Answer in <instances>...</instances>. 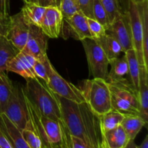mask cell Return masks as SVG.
Listing matches in <instances>:
<instances>
[{"label":"cell","instance_id":"1f68e13d","mask_svg":"<svg viewBox=\"0 0 148 148\" xmlns=\"http://www.w3.org/2000/svg\"><path fill=\"white\" fill-rule=\"evenodd\" d=\"M92 16L93 19L99 22L106 30L109 26L108 16L105 9L103 7L100 0H94L93 7H92Z\"/></svg>","mask_w":148,"mask_h":148},{"label":"cell","instance_id":"277c9868","mask_svg":"<svg viewBox=\"0 0 148 148\" xmlns=\"http://www.w3.org/2000/svg\"><path fill=\"white\" fill-rule=\"evenodd\" d=\"M85 101L98 116L112 109L111 92L105 79L93 78L83 81L80 85Z\"/></svg>","mask_w":148,"mask_h":148},{"label":"cell","instance_id":"e0dca14e","mask_svg":"<svg viewBox=\"0 0 148 148\" xmlns=\"http://www.w3.org/2000/svg\"><path fill=\"white\" fill-rule=\"evenodd\" d=\"M140 116L147 123L148 120V69L140 66V85L138 88Z\"/></svg>","mask_w":148,"mask_h":148},{"label":"cell","instance_id":"bcb514c9","mask_svg":"<svg viewBox=\"0 0 148 148\" xmlns=\"http://www.w3.org/2000/svg\"><path fill=\"white\" fill-rule=\"evenodd\" d=\"M130 1H132L134 2H135L136 4H139V3H142L145 1V0H130Z\"/></svg>","mask_w":148,"mask_h":148},{"label":"cell","instance_id":"e575fe53","mask_svg":"<svg viewBox=\"0 0 148 148\" xmlns=\"http://www.w3.org/2000/svg\"><path fill=\"white\" fill-rule=\"evenodd\" d=\"M94 0H78L80 12L88 18H93L92 7Z\"/></svg>","mask_w":148,"mask_h":148},{"label":"cell","instance_id":"b9f144b4","mask_svg":"<svg viewBox=\"0 0 148 148\" xmlns=\"http://www.w3.org/2000/svg\"><path fill=\"white\" fill-rule=\"evenodd\" d=\"M124 148H138V146L136 145V143H134V140H130L128 142V143L127 144V145L125 146Z\"/></svg>","mask_w":148,"mask_h":148},{"label":"cell","instance_id":"5bb4252c","mask_svg":"<svg viewBox=\"0 0 148 148\" xmlns=\"http://www.w3.org/2000/svg\"><path fill=\"white\" fill-rule=\"evenodd\" d=\"M36 58L28 53L20 51L18 54L13 58L7 65V72L18 74L27 80L36 77L33 71V65Z\"/></svg>","mask_w":148,"mask_h":148},{"label":"cell","instance_id":"d4e9b609","mask_svg":"<svg viewBox=\"0 0 148 148\" xmlns=\"http://www.w3.org/2000/svg\"><path fill=\"white\" fill-rule=\"evenodd\" d=\"M100 122L101 135L105 132L111 130L115 128L117 126L121 124V121L124 119V115L114 109H111L106 114L98 116Z\"/></svg>","mask_w":148,"mask_h":148},{"label":"cell","instance_id":"4fadbf2b","mask_svg":"<svg viewBox=\"0 0 148 148\" xmlns=\"http://www.w3.org/2000/svg\"><path fill=\"white\" fill-rule=\"evenodd\" d=\"M49 38L40 27L30 25L28 38L24 49L22 51L38 59L46 54Z\"/></svg>","mask_w":148,"mask_h":148},{"label":"cell","instance_id":"836d02e7","mask_svg":"<svg viewBox=\"0 0 148 148\" xmlns=\"http://www.w3.org/2000/svg\"><path fill=\"white\" fill-rule=\"evenodd\" d=\"M88 25L92 38H97L106 34L105 27L95 19L88 17Z\"/></svg>","mask_w":148,"mask_h":148},{"label":"cell","instance_id":"30bf717a","mask_svg":"<svg viewBox=\"0 0 148 148\" xmlns=\"http://www.w3.org/2000/svg\"><path fill=\"white\" fill-rule=\"evenodd\" d=\"M60 36L64 39L73 38L79 40L88 38H92L88 27V17L79 12L72 17L64 19Z\"/></svg>","mask_w":148,"mask_h":148},{"label":"cell","instance_id":"7bdbcfd3","mask_svg":"<svg viewBox=\"0 0 148 148\" xmlns=\"http://www.w3.org/2000/svg\"><path fill=\"white\" fill-rule=\"evenodd\" d=\"M138 148H148V136L146 135L145 137L144 140L141 143L140 146H138Z\"/></svg>","mask_w":148,"mask_h":148},{"label":"cell","instance_id":"d6a6232c","mask_svg":"<svg viewBox=\"0 0 148 148\" xmlns=\"http://www.w3.org/2000/svg\"><path fill=\"white\" fill-rule=\"evenodd\" d=\"M59 10L64 19L72 17L80 12L78 0H62Z\"/></svg>","mask_w":148,"mask_h":148},{"label":"cell","instance_id":"83f0119b","mask_svg":"<svg viewBox=\"0 0 148 148\" xmlns=\"http://www.w3.org/2000/svg\"><path fill=\"white\" fill-rule=\"evenodd\" d=\"M51 65L47 54L36 59V62L33 65V71L36 77L41 79L46 85L49 82V72Z\"/></svg>","mask_w":148,"mask_h":148},{"label":"cell","instance_id":"9c48e42d","mask_svg":"<svg viewBox=\"0 0 148 148\" xmlns=\"http://www.w3.org/2000/svg\"><path fill=\"white\" fill-rule=\"evenodd\" d=\"M127 12L130 17L133 49L135 51L140 66H145L143 47V23H142L141 14H140V9L137 4L132 1H130V5H129V10Z\"/></svg>","mask_w":148,"mask_h":148},{"label":"cell","instance_id":"7a4b0ae2","mask_svg":"<svg viewBox=\"0 0 148 148\" xmlns=\"http://www.w3.org/2000/svg\"><path fill=\"white\" fill-rule=\"evenodd\" d=\"M23 90L28 99L42 115L57 122L62 121L60 106L56 95L46 85L40 82L38 78L27 79Z\"/></svg>","mask_w":148,"mask_h":148},{"label":"cell","instance_id":"60d3db41","mask_svg":"<svg viewBox=\"0 0 148 148\" xmlns=\"http://www.w3.org/2000/svg\"><path fill=\"white\" fill-rule=\"evenodd\" d=\"M30 2L35 3L42 7H47L49 6H53L51 0H30Z\"/></svg>","mask_w":148,"mask_h":148},{"label":"cell","instance_id":"44dd1931","mask_svg":"<svg viewBox=\"0 0 148 148\" xmlns=\"http://www.w3.org/2000/svg\"><path fill=\"white\" fill-rule=\"evenodd\" d=\"M109 65L111 66V70L108 72L106 82L120 80L129 75L128 63L125 55L121 57L110 59ZM127 79H129V76Z\"/></svg>","mask_w":148,"mask_h":148},{"label":"cell","instance_id":"9a60e30c","mask_svg":"<svg viewBox=\"0 0 148 148\" xmlns=\"http://www.w3.org/2000/svg\"><path fill=\"white\" fill-rule=\"evenodd\" d=\"M63 20L60 10L55 6H49L46 8L40 27L49 38H57L61 35Z\"/></svg>","mask_w":148,"mask_h":148},{"label":"cell","instance_id":"7dc6e473","mask_svg":"<svg viewBox=\"0 0 148 148\" xmlns=\"http://www.w3.org/2000/svg\"><path fill=\"white\" fill-rule=\"evenodd\" d=\"M23 1H24V3H25H25L30 2V0H23Z\"/></svg>","mask_w":148,"mask_h":148},{"label":"cell","instance_id":"f6af8a7d","mask_svg":"<svg viewBox=\"0 0 148 148\" xmlns=\"http://www.w3.org/2000/svg\"><path fill=\"white\" fill-rule=\"evenodd\" d=\"M52 4H53V6H55V7H58L59 9L61 5V2H62V0H51Z\"/></svg>","mask_w":148,"mask_h":148},{"label":"cell","instance_id":"ac0fdd59","mask_svg":"<svg viewBox=\"0 0 148 148\" xmlns=\"http://www.w3.org/2000/svg\"><path fill=\"white\" fill-rule=\"evenodd\" d=\"M46 8L35 3L28 2L25 4L24 7L22 8L21 12L25 21L27 24L40 27Z\"/></svg>","mask_w":148,"mask_h":148},{"label":"cell","instance_id":"8fae6325","mask_svg":"<svg viewBox=\"0 0 148 148\" xmlns=\"http://www.w3.org/2000/svg\"><path fill=\"white\" fill-rule=\"evenodd\" d=\"M106 33L112 36L119 42L124 53L130 49H133L128 12L124 13L121 17L110 24L106 29Z\"/></svg>","mask_w":148,"mask_h":148},{"label":"cell","instance_id":"484cf974","mask_svg":"<svg viewBox=\"0 0 148 148\" xmlns=\"http://www.w3.org/2000/svg\"><path fill=\"white\" fill-rule=\"evenodd\" d=\"M140 9L143 23V59L145 66L148 69V0L137 4Z\"/></svg>","mask_w":148,"mask_h":148},{"label":"cell","instance_id":"ffe728a7","mask_svg":"<svg viewBox=\"0 0 148 148\" xmlns=\"http://www.w3.org/2000/svg\"><path fill=\"white\" fill-rule=\"evenodd\" d=\"M20 51L7 36L0 35V72H6L7 64Z\"/></svg>","mask_w":148,"mask_h":148},{"label":"cell","instance_id":"7c38bea8","mask_svg":"<svg viewBox=\"0 0 148 148\" xmlns=\"http://www.w3.org/2000/svg\"><path fill=\"white\" fill-rule=\"evenodd\" d=\"M30 25L25 21L21 11L11 16V23L7 37L20 51L23 50L28 38Z\"/></svg>","mask_w":148,"mask_h":148},{"label":"cell","instance_id":"6da1fadb","mask_svg":"<svg viewBox=\"0 0 148 148\" xmlns=\"http://www.w3.org/2000/svg\"><path fill=\"white\" fill-rule=\"evenodd\" d=\"M56 96L62 120L71 135L83 140L88 148H98L102 135L98 116L85 101L76 103L57 95Z\"/></svg>","mask_w":148,"mask_h":148},{"label":"cell","instance_id":"74e56055","mask_svg":"<svg viewBox=\"0 0 148 148\" xmlns=\"http://www.w3.org/2000/svg\"><path fill=\"white\" fill-rule=\"evenodd\" d=\"M72 148H88L85 143L79 137L72 135Z\"/></svg>","mask_w":148,"mask_h":148},{"label":"cell","instance_id":"f1b7e54d","mask_svg":"<svg viewBox=\"0 0 148 148\" xmlns=\"http://www.w3.org/2000/svg\"><path fill=\"white\" fill-rule=\"evenodd\" d=\"M62 132V138L59 143H49L41 142V148H72V135L64 121L59 123Z\"/></svg>","mask_w":148,"mask_h":148},{"label":"cell","instance_id":"4316f807","mask_svg":"<svg viewBox=\"0 0 148 148\" xmlns=\"http://www.w3.org/2000/svg\"><path fill=\"white\" fill-rule=\"evenodd\" d=\"M14 85L5 72H0V114H3L12 93Z\"/></svg>","mask_w":148,"mask_h":148},{"label":"cell","instance_id":"ab89813d","mask_svg":"<svg viewBox=\"0 0 148 148\" xmlns=\"http://www.w3.org/2000/svg\"><path fill=\"white\" fill-rule=\"evenodd\" d=\"M130 1V0H118L119 4L121 7V10L123 12V13H126L128 12Z\"/></svg>","mask_w":148,"mask_h":148},{"label":"cell","instance_id":"cb8c5ba5","mask_svg":"<svg viewBox=\"0 0 148 148\" xmlns=\"http://www.w3.org/2000/svg\"><path fill=\"white\" fill-rule=\"evenodd\" d=\"M128 63L129 69V79L132 84L133 86L138 90L140 85V65L137 59L135 51L133 49L127 51L124 53Z\"/></svg>","mask_w":148,"mask_h":148},{"label":"cell","instance_id":"5b68a950","mask_svg":"<svg viewBox=\"0 0 148 148\" xmlns=\"http://www.w3.org/2000/svg\"><path fill=\"white\" fill-rule=\"evenodd\" d=\"M24 95L29 119L41 142L49 143H59L62 138V132L59 122L42 115L28 99L25 92Z\"/></svg>","mask_w":148,"mask_h":148},{"label":"cell","instance_id":"603a6c76","mask_svg":"<svg viewBox=\"0 0 148 148\" xmlns=\"http://www.w3.org/2000/svg\"><path fill=\"white\" fill-rule=\"evenodd\" d=\"M94 39H95L98 44L101 46L109 60L119 57L121 53L124 52L121 45L110 35L106 33L103 36Z\"/></svg>","mask_w":148,"mask_h":148},{"label":"cell","instance_id":"ba28073f","mask_svg":"<svg viewBox=\"0 0 148 148\" xmlns=\"http://www.w3.org/2000/svg\"><path fill=\"white\" fill-rule=\"evenodd\" d=\"M46 86L53 93L69 101L76 103L85 101L80 89L64 79L52 65L49 69V82Z\"/></svg>","mask_w":148,"mask_h":148},{"label":"cell","instance_id":"f35d334b","mask_svg":"<svg viewBox=\"0 0 148 148\" xmlns=\"http://www.w3.org/2000/svg\"><path fill=\"white\" fill-rule=\"evenodd\" d=\"M0 148H12L1 129H0Z\"/></svg>","mask_w":148,"mask_h":148},{"label":"cell","instance_id":"d6986e66","mask_svg":"<svg viewBox=\"0 0 148 148\" xmlns=\"http://www.w3.org/2000/svg\"><path fill=\"white\" fill-rule=\"evenodd\" d=\"M102 138L109 148H124L130 141L121 124L103 133Z\"/></svg>","mask_w":148,"mask_h":148},{"label":"cell","instance_id":"ee69618b","mask_svg":"<svg viewBox=\"0 0 148 148\" xmlns=\"http://www.w3.org/2000/svg\"><path fill=\"white\" fill-rule=\"evenodd\" d=\"M98 148H109V147H108V146L107 145V144H106V143L105 142V140L102 138V140H101V143H100V144H99V145H98Z\"/></svg>","mask_w":148,"mask_h":148},{"label":"cell","instance_id":"2e32d148","mask_svg":"<svg viewBox=\"0 0 148 148\" xmlns=\"http://www.w3.org/2000/svg\"><path fill=\"white\" fill-rule=\"evenodd\" d=\"M0 129L12 148H29L21 131L4 114H0Z\"/></svg>","mask_w":148,"mask_h":148},{"label":"cell","instance_id":"4dcf8cb0","mask_svg":"<svg viewBox=\"0 0 148 148\" xmlns=\"http://www.w3.org/2000/svg\"><path fill=\"white\" fill-rule=\"evenodd\" d=\"M106 12L109 24L114 23L124 14L119 4L118 0H100Z\"/></svg>","mask_w":148,"mask_h":148},{"label":"cell","instance_id":"7402d4cb","mask_svg":"<svg viewBox=\"0 0 148 148\" xmlns=\"http://www.w3.org/2000/svg\"><path fill=\"white\" fill-rule=\"evenodd\" d=\"M147 123L140 116L127 115L124 116L121 125L125 131L129 140H132L135 139L143 127H147Z\"/></svg>","mask_w":148,"mask_h":148},{"label":"cell","instance_id":"f546056e","mask_svg":"<svg viewBox=\"0 0 148 148\" xmlns=\"http://www.w3.org/2000/svg\"><path fill=\"white\" fill-rule=\"evenodd\" d=\"M21 133L29 148H41V140L34 130L30 119L26 124L25 127L21 130Z\"/></svg>","mask_w":148,"mask_h":148},{"label":"cell","instance_id":"52a82bcc","mask_svg":"<svg viewBox=\"0 0 148 148\" xmlns=\"http://www.w3.org/2000/svg\"><path fill=\"white\" fill-rule=\"evenodd\" d=\"M3 114L21 131L29 120L23 87L14 85L12 93Z\"/></svg>","mask_w":148,"mask_h":148},{"label":"cell","instance_id":"d590c367","mask_svg":"<svg viewBox=\"0 0 148 148\" xmlns=\"http://www.w3.org/2000/svg\"><path fill=\"white\" fill-rule=\"evenodd\" d=\"M11 23V16L0 12V35L7 36Z\"/></svg>","mask_w":148,"mask_h":148},{"label":"cell","instance_id":"8992f818","mask_svg":"<svg viewBox=\"0 0 148 148\" xmlns=\"http://www.w3.org/2000/svg\"><path fill=\"white\" fill-rule=\"evenodd\" d=\"M86 54L90 74L93 78L106 81L108 74L109 59L96 40L91 38L81 40Z\"/></svg>","mask_w":148,"mask_h":148},{"label":"cell","instance_id":"3957f363","mask_svg":"<svg viewBox=\"0 0 148 148\" xmlns=\"http://www.w3.org/2000/svg\"><path fill=\"white\" fill-rule=\"evenodd\" d=\"M107 82L111 92L113 109L124 116H140L138 90L133 86L130 79L124 78Z\"/></svg>","mask_w":148,"mask_h":148},{"label":"cell","instance_id":"8d00e7d4","mask_svg":"<svg viewBox=\"0 0 148 148\" xmlns=\"http://www.w3.org/2000/svg\"><path fill=\"white\" fill-rule=\"evenodd\" d=\"M10 0H0V12L10 14Z\"/></svg>","mask_w":148,"mask_h":148}]
</instances>
